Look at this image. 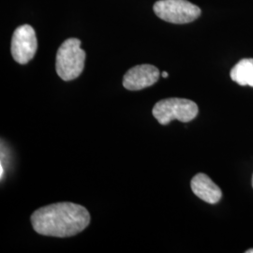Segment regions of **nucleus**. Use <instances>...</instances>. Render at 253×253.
Wrapping results in <instances>:
<instances>
[{
  "label": "nucleus",
  "mask_w": 253,
  "mask_h": 253,
  "mask_svg": "<svg viewBox=\"0 0 253 253\" xmlns=\"http://www.w3.org/2000/svg\"><path fill=\"white\" fill-rule=\"evenodd\" d=\"M31 223L38 234L54 237H70L83 232L90 223L86 208L73 203H57L36 210Z\"/></svg>",
  "instance_id": "1"
},
{
  "label": "nucleus",
  "mask_w": 253,
  "mask_h": 253,
  "mask_svg": "<svg viewBox=\"0 0 253 253\" xmlns=\"http://www.w3.org/2000/svg\"><path fill=\"white\" fill-rule=\"evenodd\" d=\"M80 46V40L71 38L64 42L56 53L55 70L64 81L76 79L84 71L86 54Z\"/></svg>",
  "instance_id": "2"
},
{
  "label": "nucleus",
  "mask_w": 253,
  "mask_h": 253,
  "mask_svg": "<svg viewBox=\"0 0 253 253\" xmlns=\"http://www.w3.org/2000/svg\"><path fill=\"white\" fill-rule=\"evenodd\" d=\"M198 113V105L194 101L179 98L160 100L152 110L154 118L162 125H168L174 119L190 122L197 117Z\"/></svg>",
  "instance_id": "3"
},
{
  "label": "nucleus",
  "mask_w": 253,
  "mask_h": 253,
  "mask_svg": "<svg viewBox=\"0 0 253 253\" xmlns=\"http://www.w3.org/2000/svg\"><path fill=\"white\" fill-rule=\"evenodd\" d=\"M154 11L159 18L172 24H188L199 17L201 9L188 0H159Z\"/></svg>",
  "instance_id": "4"
},
{
  "label": "nucleus",
  "mask_w": 253,
  "mask_h": 253,
  "mask_svg": "<svg viewBox=\"0 0 253 253\" xmlns=\"http://www.w3.org/2000/svg\"><path fill=\"white\" fill-rule=\"evenodd\" d=\"M38 42L33 27L23 25L15 29L11 39L10 51L17 63H28L36 54Z\"/></svg>",
  "instance_id": "5"
},
{
  "label": "nucleus",
  "mask_w": 253,
  "mask_h": 253,
  "mask_svg": "<svg viewBox=\"0 0 253 253\" xmlns=\"http://www.w3.org/2000/svg\"><path fill=\"white\" fill-rule=\"evenodd\" d=\"M161 76L153 65H138L129 69L123 77V85L127 90H142L156 84Z\"/></svg>",
  "instance_id": "6"
},
{
  "label": "nucleus",
  "mask_w": 253,
  "mask_h": 253,
  "mask_svg": "<svg viewBox=\"0 0 253 253\" xmlns=\"http://www.w3.org/2000/svg\"><path fill=\"white\" fill-rule=\"evenodd\" d=\"M190 187L197 197L211 205L217 204L222 197L219 187L211 180L209 176L202 172L197 173L191 179Z\"/></svg>",
  "instance_id": "7"
},
{
  "label": "nucleus",
  "mask_w": 253,
  "mask_h": 253,
  "mask_svg": "<svg viewBox=\"0 0 253 253\" xmlns=\"http://www.w3.org/2000/svg\"><path fill=\"white\" fill-rule=\"evenodd\" d=\"M231 78L240 85L253 87V58L240 60L231 71Z\"/></svg>",
  "instance_id": "8"
},
{
  "label": "nucleus",
  "mask_w": 253,
  "mask_h": 253,
  "mask_svg": "<svg viewBox=\"0 0 253 253\" xmlns=\"http://www.w3.org/2000/svg\"><path fill=\"white\" fill-rule=\"evenodd\" d=\"M162 76H163V78H167L168 77V73H166V72H163L162 73Z\"/></svg>",
  "instance_id": "9"
},
{
  "label": "nucleus",
  "mask_w": 253,
  "mask_h": 253,
  "mask_svg": "<svg viewBox=\"0 0 253 253\" xmlns=\"http://www.w3.org/2000/svg\"><path fill=\"white\" fill-rule=\"evenodd\" d=\"M247 253H253V249H251V250H249V251H247L246 252Z\"/></svg>",
  "instance_id": "10"
},
{
  "label": "nucleus",
  "mask_w": 253,
  "mask_h": 253,
  "mask_svg": "<svg viewBox=\"0 0 253 253\" xmlns=\"http://www.w3.org/2000/svg\"></svg>",
  "instance_id": "11"
}]
</instances>
